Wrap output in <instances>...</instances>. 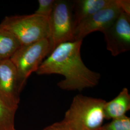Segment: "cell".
<instances>
[{
  "instance_id": "obj_1",
  "label": "cell",
  "mask_w": 130,
  "mask_h": 130,
  "mask_svg": "<svg viewBox=\"0 0 130 130\" xmlns=\"http://www.w3.org/2000/svg\"><path fill=\"white\" fill-rule=\"evenodd\" d=\"M82 43L78 40L59 44L42 62L36 73L63 76L64 79L57 85L64 90L81 91L97 85L101 75L84 64L80 55Z\"/></svg>"
},
{
  "instance_id": "obj_2",
  "label": "cell",
  "mask_w": 130,
  "mask_h": 130,
  "mask_svg": "<svg viewBox=\"0 0 130 130\" xmlns=\"http://www.w3.org/2000/svg\"><path fill=\"white\" fill-rule=\"evenodd\" d=\"M106 102L102 99L77 95L63 121L72 130H100L105 119Z\"/></svg>"
},
{
  "instance_id": "obj_3",
  "label": "cell",
  "mask_w": 130,
  "mask_h": 130,
  "mask_svg": "<svg viewBox=\"0 0 130 130\" xmlns=\"http://www.w3.org/2000/svg\"><path fill=\"white\" fill-rule=\"evenodd\" d=\"M1 24L12 33L21 45L49 39V18L32 14L5 17Z\"/></svg>"
},
{
  "instance_id": "obj_4",
  "label": "cell",
  "mask_w": 130,
  "mask_h": 130,
  "mask_svg": "<svg viewBox=\"0 0 130 130\" xmlns=\"http://www.w3.org/2000/svg\"><path fill=\"white\" fill-rule=\"evenodd\" d=\"M50 53L49 39H44L28 45H21L11 57L18 74L20 89L22 90L30 75L38 68Z\"/></svg>"
},
{
  "instance_id": "obj_5",
  "label": "cell",
  "mask_w": 130,
  "mask_h": 130,
  "mask_svg": "<svg viewBox=\"0 0 130 130\" xmlns=\"http://www.w3.org/2000/svg\"><path fill=\"white\" fill-rule=\"evenodd\" d=\"M49 24L50 53L60 43L74 41L75 27L72 12V1L56 0L49 18Z\"/></svg>"
},
{
  "instance_id": "obj_6",
  "label": "cell",
  "mask_w": 130,
  "mask_h": 130,
  "mask_svg": "<svg viewBox=\"0 0 130 130\" xmlns=\"http://www.w3.org/2000/svg\"><path fill=\"white\" fill-rule=\"evenodd\" d=\"M107 50L114 56L130 49V15L121 12L102 31Z\"/></svg>"
},
{
  "instance_id": "obj_7",
  "label": "cell",
  "mask_w": 130,
  "mask_h": 130,
  "mask_svg": "<svg viewBox=\"0 0 130 130\" xmlns=\"http://www.w3.org/2000/svg\"><path fill=\"white\" fill-rule=\"evenodd\" d=\"M21 91L12 62L10 59L0 60V98L10 108L17 110Z\"/></svg>"
},
{
  "instance_id": "obj_8",
  "label": "cell",
  "mask_w": 130,
  "mask_h": 130,
  "mask_svg": "<svg viewBox=\"0 0 130 130\" xmlns=\"http://www.w3.org/2000/svg\"><path fill=\"white\" fill-rule=\"evenodd\" d=\"M121 12L116 5L101 10L84 19L75 28L74 40H83L89 34L103 31L115 20Z\"/></svg>"
},
{
  "instance_id": "obj_9",
  "label": "cell",
  "mask_w": 130,
  "mask_h": 130,
  "mask_svg": "<svg viewBox=\"0 0 130 130\" xmlns=\"http://www.w3.org/2000/svg\"><path fill=\"white\" fill-rule=\"evenodd\" d=\"M116 5V0H75L72 12L75 28L82 21L104 8Z\"/></svg>"
},
{
  "instance_id": "obj_10",
  "label": "cell",
  "mask_w": 130,
  "mask_h": 130,
  "mask_svg": "<svg viewBox=\"0 0 130 130\" xmlns=\"http://www.w3.org/2000/svg\"><path fill=\"white\" fill-rule=\"evenodd\" d=\"M130 109V93L128 89L124 88L116 98L105 103V118L113 120L125 116L126 112Z\"/></svg>"
},
{
  "instance_id": "obj_11",
  "label": "cell",
  "mask_w": 130,
  "mask_h": 130,
  "mask_svg": "<svg viewBox=\"0 0 130 130\" xmlns=\"http://www.w3.org/2000/svg\"><path fill=\"white\" fill-rule=\"evenodd\" d=\"M20 46L14 35L0 23V60L9 59Z\"/></svg>"
},
{
  "instance_id": "obj_12",
  "label": "cell",
  "mask_w": 130,
  "mask_h": 130,
  "mask_svg": "<svg viewBox=\"0 0 130 130\" xmlns=\"http://www.w3.org/2000/svg\"><path fill=\"white\" fill-rule=\"evenodd\" d=\"M16 111L6 105L0 98V130H16L14 128Z\"/></svg>"
},
{
  "instance_id": "obj_13",
  "label": "cell",
  "mask_w": 130,
  "mask_h": 130,
  "mask_svg": "<svg viewBox=\"0 0 130 130\" xmlns=\"http://www.w3.org/2000/svg\"><path fill=\"white\" fill-rule=\"evenodd\" d=\"M100 130H130V118L124 116L113 119L109 123L102 126Z\"/></svg>"
},
{
  "instance_id": "obj_14",
  "label": "cell",
  "mask_w": 130,
  "mask_h": 130,
  "mask_svg": "<svg viewBox=\"0 0 130 130\" xmlns=\"http://www.w3.org/2000/svg\"><path fill=\"white\" fill-rule=\"evenodd\" d=\"M56 0H39L38 8L34 13L49 18L53 9Z\"/></svg>"
},
{
  "instance_id": "obj_15",
  "label": "cell",
  "mask_w": 130,
  "mask_h": 130,
  "mask_svg": "<svg viewBox=\"0 0 130 130\" xmlns=\"http://www.w3.org/2000/svg\"><path fill=\"white\" fill-rule=\"evenodd\" d=\"M42 130H72L68 125L64 122H57L51 125L48 126Z\"/></svg>"
},
{
  "instance_id": "obj_16",
  "label": "cell",
  "mask_w": 130,
  "mask_h": 130,
  "mask_svg": "<svg viewBox=\"0 0 130 130\" xmlns=\"http://www.w3.org/2000/svg\"><path fill=\"white\" fill-rule=\"evenodd\" d=\"M116 5L121 12L130 15V1L116 0Z\"/></svg>"
}]
</instances>
